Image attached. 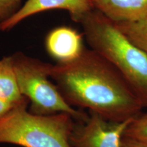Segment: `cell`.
Returning a JSON list of instances; mask_svg holds the SVG:
<instances>
[{
    "mask_svg": "<svg viewBox=\"0 0 147 147\" xmlns=\"http://www.w3.org/2000/svg\"><path fill=\"white\" fill-rule=\"evenodd\" d=\"M50 78L69 106L107 120H129L145 108L123 75L91 49L71 61L51 64Z\"/></svg>",
    "mask_w": 147,
    "mask_h": 147,
    "instance_id": "cell-1",
    "label": "cell"
},
{
    "mask_svg": "<svg viewBox=\"0 0 147 147\" xmlns=\"http://www.w3.org/2000/svg\"><path fill=\"white\" fill-rule=\"evenodd\" d=\"M91 50L105 59L129 83L147 107V56L102 12L92 10L80 20Z\"/></svg>",
    "mask_w": 147,
    "mask_h": 147,
    "instance_id": "cell-2",
    "label": "cell"
},
{
    "mask_svg": "<svg viewBox=\"0 0 147 147\" xmlns=\"http://www.w3.org/2000/svg\"><path fill=\"white\" fill-rule=\"evenodd\" d=\"M29 101L18 104L0 118V144L22 147H72L75 120L66 113L37 115L27 110Z\"/></svg>",
    "mask_w": 147,
    "mask_h": 147,
    "instance_id": "cell-3",
    "label": "cell"
},
{
    "mask_svg": "<svg viewBox=\"0 0 147 147\" xmlns=\"http://www.w3.org/2000/svg\"><path fill=\"white\" fill-rule=\"evenodd\" d=\"M20 92L29 100V111L37 115L66 113L80 122L87 113L69 106L50 78L51 64L23 52L10 55Z\"/></svg>",
    "mask_w": 147,
    "mask_h": 147,
    "instance_id": "cell-4",
    "label": "cell"
},
{
    "mask_svg": "<svg viewBox=\"0 0 147 147\" xmlns=\"http://www.w3.org/2000/svg\"><path fill=\"white\" fill-rule=\"evenodd\" d=\"M133 119L115 122L89 112L84 121L75 123L70 136L72 147H121L124 134Z\"/></svg>",
    "mask_w": 147,
    "mask_h": 147,
    "instance_id": "cell-5",
    "label": "cell"
},
{
    "mask_svg": "<svg viewBox=\"0 0 147 147\" xmlns=\"http://www.w3.org/2000/svg\"><path fill=\"white\" fill-rule=\"evenodd\" d=\"M93 9L92 0H27L15 14L0 23V32H8L26 18L51 10L67 11L71 19L79 23Z\"/></svg>",
    "mask_w": 147,
    "mask_h": 147,
    "instance_id": "cell-6",
    "label": "cell"
},
{
    "mask_svg": "<svg viewBox=\"0 0 147 147\" xmlns=\"http://www.w3.org/2000/svg\"><path fill=\"white\" fill-rule=\"evenodd\" d=\"M83 36L70 27H55L46 37V51L57 63L71 61L78 57L85 48Z\"/></svg>",
    "mask_w": 147,
    "mask_h": 147,
    "instance_id": "cell-7",
    "label": "cell"
},
{
    "mask_svg": "<svg viewBox=\"0 0 147 147\" xmlns=\"http://www.w3.org/2000/svg\"><path fill=\"white\" fill-rule=\"evenodd\" d=\"M95 10L114 23L138 21L147 14V0H92Z\"/></svg>",
    "mask_w": 147,
    "mask_h": 147,
    "instance_id": "cell-8",
    "label": "cell"
},
{
    "mask_svg": "<svg viewBox=\"0 0 147 147\" xmlns=\"http://www.w3.org/2000/svg\"><path fill=\"white\" fill-rule=\"evenodd\" d=\"M0 99L12 106L29 101L20 92L10 55L0 59Z\"/></svg>",
    "mask_w": 147,
    "mask_h": 147,
    "instance_id": "cell-9",
    "label": "cell"
},
{
    "mask_svg": "<svg viewBox=\"0 0 147 147\" xmlns=\"http://www.w3.org/2000/svg\"><path fill=\"white\" fill-rule=\"evenodd\" d=\"M115 24L117 28L131 43L143 51L147 56V14L138 21Z\"/></svg>",
    "mask_w": 147,
    "mask_h": 147,
    "instance_id": "cell-10",
    "label": "cell"
},
{
    "mask_svg": "<svg viewBox=\"0 0 147 147\" xmlns=\"http://www.w3.org/2000/svg\"><path fill=\"white\" fill-rule=\"evenodd\" d=\"M124 137L147 144V113L132 119L124 134Z\"/></svg>",
    "mask_w": 147,
    "mask_h": 147,
    "instance_id": "cell-11",
    "label": "cell"
},
{
    "mask_svg": "<svg viewBox=\"0 0 147 147\" xmlns=\"http://www.w3.org/2000/svg\"><path fill=\"white\" fill-rule=\"evenodd\" d=\"M21 0H0V23L12 17L21 8Z\"/></svg>",
    "mask_w": 147,
    "mask_h": 147,
    "instance_id": "cell-12",
    "label": "cell"
},
{
    "mask_svg": "<svg viewBox=\"0 0 147 147\" xmlns=\"http://www.w3.org/2000/svg\"><path fill=\"white\" fill-rule=\"evenodd\" d=\"M121 147H147V144L123 137Z\"/></svg>",
    "mask_w": 147,
    "mask_h": 147,
    "instance_id": "cell-13",
    "label": "cell"
},
{
    "mask_svg": "<svg viewBox=\"0 0 147 147\" xmlns=\"http://www.w3.org/2000/svg\"><path fill=\"white\" fill-rule=\"evenodd\" d=\"M14 106H15L11 105L9 103L0 99V118L5 115L8 111H10Z\"/></svg>",
    "mask_w": 147,
    "mask_h": 147,
    "instance_id": "cell-14",
    "label": "cell"
}]
</instances>
